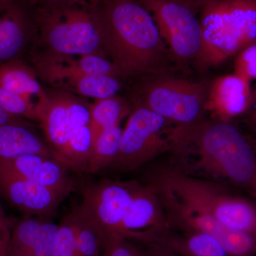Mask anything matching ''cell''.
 Returning <instances> with one entry per match:
<instances>
[{
	"instance_id": "obj_1",
	"label": "cell",
	"mask_w": 256,
	"mask_h": 256,
	"mask_svg": "<svg viewBox=\"0 0 256 256\" xmlns=\"http://www.w3.org/2000/svg\"><path fill=\"white\" fill-rule=\"evenodd\" d=\"M102 50L124 80L176 73L178 68L150 13L137 0H101Z\"/></svg>"
},
{
	"instance_id": "obj_2",
	"label": "cell",
	"mask_w": 256,
	"mask_h": 256,
	"mask_svg": "<svg viewBox=\"0 0 256 256\" xmlns=\"http://www.w3.org/2000/svg\"><path fill=\"white\" fill-rule=\"evenodd\" d=\"M175 166L222 184L256 185V162L246 139L230 122L204 120L175 140Z\"/></svg>"
},
{
	"instance_id": "obj_3",
	"label": "cell",
	"mask_w": 256,
	"mask_h": 256,
	"mask_svg": "<svg viewBox=\"0 0 256 256\" xmlns=\"http://www.w3.org/2000/svg\"><path fill=\"white\" fill-rule=\"evenodd\" d=\"M99 4V3H98ZM98 4L72 3L30 9L34 38L42 52L54 57L105 56Z\"/></svg>"
},
{
	"instance_id": "obj_4",
	"label": "cell",
	"mask_w": 256,
	"mask_h": 256,
	"mask_svg": "<svg viewBox=\"0 0 256 256\" xmlns=\"http://www.w3.org/2000/svg\"><path fill=\"white\" fill-rule=\"evenodd\" d=\"M146 184L171 194L197 207L226 226L256 240V208L248 202L232 196L222 184L186 174L174 165L150 170Z\"/></svg>"
},
{
	"instance_id": "obj_5",
	"label": "cell",
	"mask_w": 256,
	"mask_h": 256,
	"mask_svg": "<svg viewBox=\"0 0 256 256\" xmlns=\"http://www.w3.org/2000/svg\"><path fill=\"white\" fill-rule=\"evenodd\" d=\"M201 48L193 65H220L256 42V0H196Z\"/></svg>"
},
{
	"instance_id": "obj_6",
	"label": "cell",
	"mask_w": 256,
	"mask_h": 256,
	"mask_svg": "<svg viewBox=\"0 0 256 256\" xmlns=\"http://www.w3.org/2000/svg\"><path fill=\"white\" fill-rule=\"evenodd\" d=\"M208 84L175 73L146 77L133 90L132 106L146 108L174 124L175 138L205 120Z\"/></svg>"
},
{
	"instance_id": "obj_7",
	"label": "cell",
	"mask_w": 256,
	"mask_h": 256,
	"mask_svg": "<svg viewBox=\"0 0 256 256\" xmlns=\"http://www.w3.org/2000/svg\"><path fill=\"white\" fill-rule=\"evenodd\" d=\"M117 156L108 169L134 171L174 148L175 126L141 106H132Z\"/></svg>"
},
{
	"instance_id": "obj_8",
	"label": "cell",
	"mask_w": 256,
	"mask_h": 256,
	"mask_svg": "<svg viewBox=\"0 0 256 256\" xmlns=\"http://www.w3.org/2000/svg\"><path fill=\"white\" fill-rule=\"evenodd\" d=\"M152 15L178 69L194 63L202 40L196 0H137Z\"/></svg>"
},
{
	"instance_id": "obj_9",
	"label": "cell",
	"mask_w": 256,
	"mask_h": 256,
	"mask_svg": "<svg viewBox=\"0 0 256 256\" xmlns=\"http://www.w3.org/2000/svg\"><path fill=\"white\" fill-rule=\"evenodd\" d=\"M152 188L162 204L168 226L208 234L218 240L230 256L256 255V240L250 236L226 226L212 216L168 192Z\"/></svg>"
},
{
	"instance_id": "obj_10",
	"label": "cell",
	"mask_w": 256,
	"mask_h": 256,
	"mask_svg": "<svg viewBox=\"0 0 256 256\" xmlns=\"http://www.w3.org/2000/svg\"><path fill=\"white\" fill-rule=\"evenodd\" d=\"M38 122L56 159L74 130L90 124L92 105L70 92L52 89L36 104Z\"/></svg>"
},
{
	"instance_id": "obj_11",
	"label": "cell",
	"mask_w": 256,
	"mask_h": 256,
	"mask_svg": "<svg viewBox=\"0 0 256 256\" xmlns=\"http://www.w3.org/2000/svg\"><path fill=\"white\" fill-rule=\"evenodd\" d=\"M137 180H102L84 188L80 204L94 217L106 237L121 236V224Z\"/></svg>"
},
{
	"instance_id": "obj_12",
	"label": "cell",
	"mask_w": 256,
	"mask_h": 256,
	"mask_svg": "<svg viewBox=\"0 0 256 256\" xmlns=\"http://www.w3.org/2000/svg\"><path fill=\"white\" fill-rule=\"evenodd\" d=\"M0 192L18 212L28 216L50 218L66 197L46 186L0 170Z\"/></svg>"
},
{
	"instance_id": "obj_13",
	"label": "cell",
	"mask_w": 256,
	"mask_h": 256,
	"mask_svg": "<svg viewBox=\"0 0 256 256\" xmlns=\"http://www.w3.org/2000/svg\"><path fill=\"white\" fill-rule=\"evenodd\" d=\"M162 204L156 191L138 182L121 224V236L143 244L146 232L168 226Z\"/></svg>"
},
{
	"instance_id": "obj_14",
	"label": "cell",
	"mask_w": 256,
	"mask_h": 256,
	"mask_svg": "<svg viewBox=\"0 0 256 256\" xmlns=\"http://www.w3.org/2000/svg\"><path fill=\"white\" fill-rule=\"evenodd\" d=\"M0 170L58 192L66 197L74 188L70 170L60 160L40 154H26L10 160L0 159Z\"/></svg>"
},
{
	"instance_id": "obj_15",
	"label": "cell",
	"mask_w": 256,
	"mask_h": 256,
	"mask_svg": "<svg viewBox=\"0 0 256 256\" xmlns=\"http://www.w3.org/2000/svg\"><path fill=\"white\" fill-rule=\"evenodd\" d=\"M252 100L250 82L236 74H227L208 84L205 109L212 119L230 122L248 110Z\"/></svg>"
},
{
	"instance_id": "obj_16",
	"label": "cell",
	"mask_w": 256,
	"mask_h": 256,
	"mask_svg": "<svg viewBox=\"0 0 256 256\" xmlns=\"http://www.w3.org/2000/svg\"><path fill=\"white\" fill-rule=\"evenodd\" d=\"M33 35L28 6L21 0H0V65L18 60Z\"/></svg>"
},
{
	"instance_id": "obj_17",
	"label": "cell",
	"mask_w": 256,
	"mask_h": 256,
	"mask_svg": "<svg viewBox=\"0 0 256 256\" xmlns=\"http://www.w3.org/2000/svg\"><path fill=\"white\" fill-rule=\"evenodd\" d=\"M148 238L146 244H158L178 256H230L218 240L202 232L168 226L148 232Z\"/></svg>"
},
{
	"instance_id": "obj_18",
	"label": "cell",
	"mask_w": 256,
	"mask_h": 256,
	"mask_svg": "<svg viewBox=\"0 0 256 256\" xmlns=\"http://www.w3.org/2000/svg\"><path fill=\"white\" fill-rule=\"evenodd\" d=\"M37 75L55 89L97 100L117 96L121 78L109 76L42 72Z\"/></svg>"
},
{
	"instance_id": "obj_19",
	"label": "cell",
	"mask_w": 256,
	"mask_h": 256,
	"mask_svg": "<svg viewBox=\"0 0 256 256\" xmlns=\"http://www.w3.org/2000/svg\"><path fill=\"white\" fill-rule=\"evenodd\" d=\"M31 60L36 72H50L109 76L120 78L118 70L114 64L106 57L100 55L54 57L34 53Z\"/></svg>"
},
{
	"instance_id": "obj_20",
	"label": "cell",
	"mask_w": 256,
	"mask_h": 256,
	"mask_svg": "<svg viewBox=\"0 0 256 256\" xmlns=\"http://www.w3.org/2000/svg\"><path fill=\"white\" fill-rule=\"evenodd\" d=\"M26 154L54 158L47 142L32 129L30 124H0V159Z\"/></svg>"
},
{
	"instance_id": "obj_21",
	"label": "cell",
	"mask_w": 256,
	"mask_h": 256,
	"mask_svg": "<svg viewBox=\"0 0 256 256\" xmlns=\"http://www.w3.org/2000/svg\"><path fill=\"white\" fill-rule=\"evenodd\" d=\"M37 76L34 68L18 58L0 65V86L30 100L36 97L38 104L46 98V90Z\"/></svg>"
},
{
	"instance_id": "obj_22",
	"label": "cell",
	"mask_w": 256,
	"mask_h": 256,
	"mask_svg": "<svg viewBox=\"0 0 256 256\" xmlns=\"http://www.w3.org/2000/svg\"><path fill=\"white\" fill-rule=\"evenodd\" d=\"M75 226L77 256H102L106 236L82 204L72 212Z\"/></svg>"
},
{
	"instance_id": "obj_23",
	"label": "cell",
	"mask_w": 256,
	"mask_h": 256,
	"mask_svg": "<svg viewBox=\"0 0 256 256\" xmlns=\"http://www.w3.org/2000/svg\"><path fill=\"white\" fill-rule=\"evenodd\" d=\"M92 146L90 126L89 124L80 126L74 130L56 160L77 174L88 172Z\"/></svg>"
},
{
	"instance_id": "obj_24",
	"label": "cell",
	"mask_w": 256,
	"mask_h": 256,
	"mask_svg": "<svg viewBox=\"0 0 256 256\" xmlns=\"http://www.w3.org/2000/svg\"><path fill=\"white\" fill-rule=\"evenodd\" d=\"M132 106L118 96L97 100L90 108V126L92 139L101 131L120 124V121L130 114Z\"/></svg>"
},
{
	"instance_id": "obj_25",
	"label": "cell",
	"mask_w": 256,
	"mask_h": 256,
	"mask_svg": "<svg viewBox=\"0 0 256 256\" xmlns=\"http://www.w3.org/2000/svg\"><path fill=\"white\" fill-rule=\"evenodd\" d=\"M122 134L120 124H116L101 131L92 139L89 172L96 174L110 166L118 152Z\"/></svg>"
},
{
	"instance_id": "obj_26",
	"label": "cell",
	"mask_w": 256,
	"mask_h": 256,
	"mask_svg": "<svg viewBox=\"0 0 256 256\" xmlns=\"http://www.w3.org/2000/svg\"><path fill=\"white\" fill-rule=\"evenodd\" d=\"M44 218L28 216L18 220L11 229L8 256H28L34 246Z\"/></svg>"
},
{
	"instance_id": "obj_27",
	"label": "cell",
	"mask_w": 256,
	"mask_h": 256,
	"mask_svg": "<svg viewBox=\"0 0 256 256\" xmlns=\"http://www.w3.org/2000/svg\"><path fill=\"white\" fill-rule=\"evenodd\" d=\"M0 106L12 116L38 122L36 104L0 86Z\"/></svg>"
},
{
	"instance_id": "obj_28",
	"label": "cell",
	"mask_w": 256,
	"mask_h": 256,
	"mask_svg": "<svg viewBox=\"0 0 256 256\" xmlns=\"http://www.w3.org/2000/svg\"><path fill=\"white\" fill-rule=\"evenodd\" d=\"M53 256H77L75 226L72 212L58 224Z\"/></svg>"
},
{
	"instance_id": "obj_29",
	"label": "cell",
	"mask_w": 256,
	"mask_h": 256,
	"mask_svg": "<svg viewBox=\"0 0 256 256\" xmlns=\"http://www.w3.org/2000/svg\"><path fill=\"white\" fill-rule=\"evenodd\" d=\"M58 224L46 218L42 224L34 246L28 256H53Z\"/></svg>"
},
{
	"instance_id": "obj_30",
	"label": "cell",
	"mask_w": 256,
	"mask_h": 256,
	"mask_svg": "<svg viewBox=\"0 0 256 256\" xmlns=\"http://www.w3.org/2000/svg\"><path fill=\"white\" fill-rule=\"evenodd\" d=\"M106 256H148L132 242L118 234H110L106 238L104 254Z\"/></svg>"
},
{
	"instance_id": "obj_31",
	"label": "cell",
	"mask_w": 256,
	"mask_h": 256,
	"mask_svg": "<svg viewBox=\"0 0 256 256\" xmlns=\"http://www.w3.org/2000/svg\"><path fill=\"white\" fill-rule=\"evenodd\" d=\"M234 74L248 82L256 80V42L244 48L237 54Z\"/></svg>"
},
{
	"instance_id": "obj_32",
	"label": "cell",
	"mask_w": 256,
	"mask_h": 256,
	"mask_svg": "<svg viewBox=\"0 0 256 256\" xmlns=\"http://www.w3.org/2000/svg\"><path fill=\"white\" fill-rule=\"evenodd\" d=\"M30 9L37 6L72 4V3H92L98 4L101 0H21Z\"/></svg>"
},
{
	"instance_id": "obj_33",
	"label": "cell",
	"mask_w": 256,
	"mask_h": 256,
	"mask_svg": "<svg viewBox=\"0 0 256 256\" xmlns=\"http://www.w3.org/2000/svg\"><path fill=\"white\" fill-rule=\"evenodd\" d=\"M146 252L148 256H178L171 250L156 244H146Z\"/></svg>"
},
{
	"instance_id": "obj_34",
	"label": "cell",
	"mask_w": 256,
	"mask_h": 256,
	"mask_svg": "<svg viewBox=\"0 0 256 256\" xmlns=\"http://www.w3.org/2000/svg\"><path fill=\"white\" fill-rule=\"evenodd\" d=\"M30 124L22 118L12 116L6 112L0 106V124Z\"/></svg>"
},
{
	"instance_id": "obj_35",
	"label": "cell",
	"mask_w": 256,
	"mask_h": 256,
	"mask_svg": "<svg viewBox=\"0 0 256 256\" xmlns=\"http://www.w3.org/2000/svg\"><path fill=\"white\" fill-rule=\"evenodd\" d=\"M11 234V228L10 226H0V244H8Z\"/></svg>"
},
{
	"instance_id": "obj_36",
	"label": "cell",
	"mask_w": 256,
	"mask_h": 256,
	"mask_svg": "<svg viewBox=\"0 0 256 256\" xmlns=\"http://www.w3.org/2000/svg\"><path fill=\"white\" fill-rule=\"evenodd\" d=\"M252 104H254L255 107L252 109V114H250V117H249V122H250L252 127L255 128L256 130V94H254V100H252Z\"/></svg>"
},
{
	"instance_id": "obj_37",
	"label": "cell",
	"mask_w": 256,
	"mask_h": 256,
	"mask_svg": "<svg viewBox=\"0 0 256 256\" xmlns=\"http://www.w3.org/2000/svg\"><path fill=\"white\" fill-rule=\"evenodd\" d=\"M0 226L10 227V220H8L6 216H5L4 210L2 208L1 205H0Z\"/></svg>"
},
{
	"instance_id": "obj_38",
	"label": "cell",
	"mask_w": 256,
	"mask_h": 256,
	"mask_svg": "<svg viewBox=\"0 0 256 256\" xmlns=\"http://www.w3.org/2000/svg\"><path fill=\"white\" fill-rule=\"evenodd\" d=\"M8 244H0V256H8Z\"/></svg>"
},
{
	"instance_id": "obj_39",
	"label": "cell",
	"mask_w": 256,
	"mask_h": 256,
	"mask_svg": "<svg viewBox=\"0 0 256 256\" xmlns=\"http://www.w3.org/2000/svg\"><path fill=\"white\" fill-rule=\"evenodd\" d=\"M254 94H256V92H254Z\"/></svg>"
},
{
	"instance_id": "obj_40",
	"label": "cell",
	"mask_w": 256,
	"mask_h": 256,
	"mask_svg": "<svg viewBox=\"0 0 256 256\" xmlns=\"http://www.w3.org/2000/svg\"><path fill=\"white\" fill-rule=\"evenodd\" d=\"M102 256H105V255H102Z\"/></svg>"
},
{
	"instance_id": "obj_41",
	"label": "cell",
	"mask_w": 256,
	"mask_h": 256,
	"mask_svg": "<svg viewBox=\"0 0 256 256\" xmlns=\"http://www.w3.org/2000/svg\"></svg>"
}]
</instances>
